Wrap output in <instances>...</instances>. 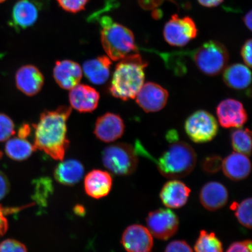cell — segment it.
Instances as JSON below:
<instances>
[{"instance_id": "277c9868", "label": "cell", "mask_w": 252, "mask_h": 252, "mask_svg": "<svg viewBox=\"0 0 252 252\" xmlns=\"http://www.w3.org/2000/svg\"><path fill=\"white\" fill-rule=\"evenodd\" d=\"M99 23L102 47L110 60L121 61L137 52L134 34L127 28L107 15L100 17Z\"/></svg>"}, {"instance_id": "83f0119b", "label": "cell", "mask_w": 252, "mask_h": 252, "mask_svg": "<svg viewBox=\"0 0 252 252\" xmlns=\"http://www.w3.org/2000/svg\"><path fill=\"white\" fill-rule=\"evenodd\" d=\"M230 209L234 211L236 219L245 227L252 228V198H247L240 203H232Z\"/></svg>"}, {"instance_id": "ba28073f", "label": "cell", "mask_w": 252, "mask_h": 252, "mask_svg": "<svg viewBox=\"0 0 252 252\" xmlns=\"http://www.w3.org/2000/svg\"><path fill=\"white\" fill-rule=\"evenodd\" d=\"M186 133L196 143H207L214 139L219 131L217 120L206 110H198L187 119Z\"/></svg>"}, {"instance_id": "7bdbcfd3", "label": "cell", "mask_w": 252, "mask_h": 252, "mask_svg": "<svg viewBox=\"0 0 252 252\" xmlns=\"http://www.w3.org/2000/svg\"><path fill=\"white\" fill-rule=\"evenodd\" d=\"M74 212L78 214V215H84L85 209L83 206H77L75 207Z\"/></svg>"}, {"instance_id": "4dcf8cb0", "label": "cell", "mask_w": 252, "mask_h": 252, "mask_svg": "<svg viewBox=\"0 0 252 252\" xmlns=\"http://www.w3.org/2000/svg\"><path fill=\"white\" fill-rule=\"evenodd\" d=\"M0 252H28L25 246L14 239H8L0 244Z\"/></svg>"}, {"instance_id": "4fadbf2b", "label": "cell", "mask_w": 252, "mask_h": 252, "mask_svg": "<svg viewBox=\"0 0 252 252\" xmlns=\"http://www.w3.org/2000/svg\"><path fill=\"white\" fill-rule=\"evenodd\" d=\"M122 243L127 252H151L154 241L153 235L147 228L134 224L125 229Z\"/></svg>"}, {"instance_id": "f546056e", "label": "cell", "mask_w": 252, "mask_h": 252, "mask_svg": "<svg viewBox=\"0 0 252 252\" xmlns=\"http://www.w3.org/2000/svg\"><path fill=\"white\" fill-rule=\"evenodd\" d=\"M89 0H57L61 7L64 11L71 13L84 10Z\"/></svg>"}, {"instance_id": "5b68a950", "label": "cell", "mask_w": 252, "mask_h": 252, "mask_svg": "<svg viewBox=\"0 0 252 252\" xmlns=\"http://www.w3.org/2000/svg\"><path fill=\"white\" fill-rule=\"evenodd\" d=\"M190 56L198 70L209 76H215L226 67L229 54L226 47L216 41H209L190 52H182Z\"/></svg>"}, {"instance_id": "1f68e13d", "label": "cell", "mask_w": 252, "mask_h": 252, "mask_svg": "<svg viewBox=\"0 0 252 252\" xmlns=\"http://www.w3.org/2000/svg\"><path fill=\"white\" fill-rule=\"evenodd\" d=\"M36 187L35 197L40 203H42V200L45 199L47 195L52 191L51 182L46 178L40 179V181L37 182Z\"/></svg>"}, {"instance_id": "b9f144b4", "label": "cell", "mask_w": 252, "mask_h": 252, "mask_svg": "<svg viewBox=\"0 0 252 252\" xmlns=\"http://www.w3.org/2000/svg\"><path fill=\"white\" fill-rule=\"evenodd\" d=\"M252 11H250L244 18V23L250 31L252 30Z\"/></svg>"}, {"instance_id": "d590c367", "label": "cell", "mask_w": 252, "mask_h": 252, "mask_svg": "<svg viewBox=\"0 0 252 252\" xmlns=\"http://www.w3.org/2000/svg\"><path fill=\"white\" fill-rule=\"evenodd\" d=\"M242 59L247 65V67H252V40L249 39L244 43L241 50Z\"/></svg>"}, {"instance_id": "9c48e42d", "label": "cell", "mask_w": 252, "mask_h": 252, "mask_svg": "<svg viewBox=\"0 0 252 252\" xmlns=\"http://www.w3.org/2000/svg\"><path fill=\"white\" fill-rule=\"evenodd\" d=\"M198 30L190 17L180 18L173 15L163 29V36L170 45L182 47L187 45L197 35Z\"/></svg>"}, {"instance_id": "74e56055", "label": "cell", "mask_w": 252, "mask_h": 252, "mask_svg": "<svg viewBox=\"0 0 252 252\" xmlns=\"http://www.w3.org/2000/svg\"><path fill=\"white\" fill-rule=\"evenodd\" d=\"M7 211L0 206V237L5 234L8 228V220L5 216Z\"/></svg>"}, {"instance_id": "ffe728a7", "label": "cell", "mask_w": 252, "mask_h": 252, "mask_svg": "<svg viewBox=\"0 0 252 252\" xmlns=\"http://www.w3.org/2000/svg\"><path fill=\"white\" fill-rule=\"evenodd\" d=\"M112 187V176L108 172L101 170H93L85 178V190L88 196L96 199L106 196Z\"/></svg>"}, {"instance_id": "6da1fadb", "label": "cell", "mask_w": 252, "mask_h": 252, "mask_svg": "<svg viewBox=\"0 0 252 252\" xmlns=\"http://www.w3.org/2000/svg\"><path fill=\"white\" fill-rule=\"evenodd\" d=\"M71 107L62 106L54 110H46L34 125V146L55 160H63L69 146L67 121Z\"/></svg>"}, {"instance_id": "44dd1931", "label": "cell", "mask_w": 252, "mask_h": 252, "mask_svg": "<svg viewBox=\"0 0 252 252\" xmlns=\"http://www.w3.org/2000/svg\"><path fill=\"white\" fill-rule=\"evenodd\" d=\"M222 169L226 177L232 181H241L250 175L251 163L248 156L235 152L222 160Z\"/></svg>"}, {"instance_id": "52a82bcc", "label": "cell", "mask_w": 252, "mask_h": 252, "mask_svg": "<svg viewBox=\"0 0 252 252\" xmlns=\"http://www.w3.org/2000/svg\"><path fill=\"white\" fill-rule=\"evenodd\" d=\"M50 0H18L12 9L8 25L17 32L28 29L36 23L46 10Z\"/></svg>"}, {"instance_id": "30bf717a", "label": "cell", "mask_w": 252, "mask_h": 252, "mask_svg": "<svg viewBox=\"0 0 252 252\" xmlns=\"http://www.w3.org/2000/svg\"><path fill=\"white\" fill-rule=\"evenodd\" d=\"M146 222L151 234L164 241L172 237L177 232L179 226L178 217L169 209H159L150 212Z\"/></svg>"}, {"instance_id": "f1b7e54d", "label": "cell", "mask_w": 252, "mask_h": 252, "mask_svg": "<svg viewBox=\"0 0 252 252\" xmlns=\"http://www.w3.org/2000/svg\"><path fill=\"white\" fill-rule=\"evenodd\" d=\"M15 133L13 121L7 115L0 113V142L8 140Z\"/></svg>"}, {"instance_id": "ac0fdd59", "label": "cell", "mask_w": 252, "mask_h": 252, "mask_svg": "<svg viewBox=\"0 0 252 252\" xmlns=\"http://www.w3.org/2000/svg\"><path fill=\"white\" fill-rule=\"evenodd\" d=\"M53 76L63 89L71 90L80 83L83 71L78 63L65 60L56 62Z\"/></svg>"}, {"instance_id": "2e32d148", "label": "cell", "mask_w": 252, "mask_h": 252, "mask_svg": "<svg viewBox=\"0 0 252 252\" xmlns=\"http://www.w3.org/2000/svg\"><path fill=\"white\" fill-rule=\"evenodd\" d=\"M190 189L177 179L167 182L160 191V200L170 209H179L184 206L190 196Z\"/></svg>"}, {"instance_id": "e0dca14e", "label": "cell", "mask_w": 252, "mask_h": 252, "mask_svg": "<svg viewBox=\"0 0 252 252\" xmlns=\"http://www.w3.org/2000/svg\"><path fill=\"white\" fill-rule=\"evenodd\" d=\"M99 94L87 85L78 84L71 90L69 100L72 108L80 112H91L98 105Z\"/></svg>"}, {"instance_id": "e575fe53", "label": "cell", "mask_w": 252, "mask_h": 252, "mask_svg": "<svg viewBox=\"0 0 252 252\" xmlns=\"http://www.w3.org/2000/svg\"><path fill=\"white\" fill-rule=\"evenodd\" d=\"M252 248L251 240L239 241L230 245L226 252H252Z\"/></svg>"}, {"instance_id": "5bb4252c", "label": "cell", "mask_w": 252, "mask_h": 252, "mask_svg": "<svg viewBox=\"0 0 252 252\" xmlns=\"http://www.w3.org/2000/svg\"><path fill=\"white\" fill-rule=\"evenodd\" d=\"M125 131L124 121L118 115L106 113L97 118L94 134L99 140L110 143L121 138Z\"/></svg>"}, {"instance_id": "7dc6e473", "label": "cell", "mask_w": 252, "mask_h": 252, "mask_svg": "<svg viewBox=\"0 0 252 252\" xmlns=\"http://www.w3.org/2000/svg\"><path fill=\"white\" fill-rule=\"evenodd\" d=\"M5 1H6V0H0V4H1V3L4 2Z\"/></svg>"}, {"instance_id": "d4e9b609", "label": "cell", "mask_w": 252, "mask_h": 252, "mask_svg": "<svg viewBox=\"0 0 252 252\" xmlns=\"http://www.w3.org/2000/svg\"><path fill=\"white\" fill-rule=\"evenodd\" d=\"M36 149L26 138L20 137L9 140L5 144V151L11 159L24 160L28 158Z\"/></svg>"}, {"instance_id": "60d3db41", "label": "cell", "mask_w": 252, "mask_h": 252, "mask_svg": "<svg viewBox=\"0 0 252 252\" xmlns=\"http://www.w3.org/2000/svg\"><path fill=\"white\" fill-rule=\"evenodd\" d=\"M30 126L28 125L24 124L21 126L18 130V137L26 138L29 136L31 133Z\"/></svg>"}, {"instance_id": "f6af8a7d", "label": "cell", "mask_w": 252, "mask_h": 252, "mask_svg": "<svg viewBox=\"0 0 252 252\" xmlns=\"http://www.w3.org/2000/svg\"><path fill=\"white\" fill-rule=\"evenodd\" d=\"M4 54H3V53H0V59H1L2 57H4Z\"/></svg>"}, {"instance_id": "9a60e30c", "label": "cell", "mask_w": 252, "mask_h": 252, "mask_svg": "<svg viewBox=\"0 0 252 252\" xmlns=\"http://www.w3.org/2000/svg\"><path fill=\"white\" fill-rule=\"evenodd\" d=\"M44 81L42 72L33 65H24L16 72V86L28 96H34L38 94L42 90Z\"/></svg>"}, {"instance_id": "836d02e7", "label": "cell", "mask_w": 252, "mask_h": 252, "mask_svg": "<svg viewBox=\"0 0 252 252\" xmlns=\"http://www.w3.org/2000/svg\"><path fill=\"white\" fill-rule=\"evenodd\" d=\"M165 252H193L189 245L184 241H173L167 245Z\"/></svg>"}, {"instance_id": "3957f363", "label": "cell", "mask_w": 252, "mask_h": 252, "mask_svg": "<svg viewBox=\"0 0 252 252\" xmlns=\"http://www.w3.org/2000/svg\"><path fill=\"white\" fill-rule=\"evenodd\" d=\"M158 159H154L149 153L141 149L140 154L153 159L158 169L165 178L175 179L185 177L193 171L197 157L193 148L185 142L175 141Z\"/></svg>"}, {"instance_id": "d6986e66", "label": "cell", "mask_w": 252, "mask_h": 252, "mask_svg": "<svg viewBox=\"0 0 252 252\" xmlns=\"http://www.w3.org/2000/svg\"><path fill=\"white\" fill-rule=\"evenodd\" d=\"M227 189L217 182H210L203 186L200 193V200L205 209L214 212L224 207L228 200Z\"/></svg>"}, {"instance_id": "d6a6232c", "label": "cell", "mask_w": 252, "mask_h": 252, "mask_svg": "<svg viewBox=\"0 0 252 252\" xmlns=\"http://www.w3.org/2000/svg\"><path fill=\"white\" fill-rule=\"evenodd\" d=\"M222 160L220 157L213 156L206 158L202 163L204 171L209 173H214L222 168Z\"/></svg>"}, {"instance_id": "8d00e7d4", "label": "cell", "mask_w": 252, "mask_h": 252, "mask_svg": "<svg viewBox=\"0 0 252 252\" xmlns=\"http://www.w3.org/2000/svg\"><path fill=\"white\" fill-rule=\"evenodd\" d=\"M9 182L4 174L0 172V200L2 199L8 193Z\"/></svg>"}, {"instance_id": "cb8c5ba5", "label": "cell", "mask_w": 252, "mask_h": 252, "mask_svg": "<svg viewBox=\"0 0 252 252\" xmlns=\"http://www.w3.org/2000/svg\"><path fill=\"white\" fill-rule=\"evenodd\" d=\"M251 72L247 66L235 64L225 68L223 80L226 86L232 89H247L251 83Z\"/></svg>"}, {"instance_id": "484cf974", "label": "cell", "mask_w": 252, "mask_h": 252, "mask_svg": "<svg viewBox=\"0 0 252 252\" xmlns=\"http://www.w3.org/2000/svg\"><path fill=\"white\" fill-rule=\"evenodd\" d=\"M195 252H223L222 242L215 233L202 230L194 245Z\"/></svg>"}, {"instance_id": "8fae6325", "label": "cell", "mask_w": 252, "mask_h": 252, "mask_svg": "<svg viewBox=\"0 0 252 252\" xmlns=\"http://www.w3.org/2000/svg\"><path fill=\"white\" fill-rule=\"evenodd\" d=\"M169 94L159 85L151 83L144 84L135 98L140 108L147 113L157 112L162 109L168 101Z\"/></svg>"}, {"instance_id": "7a4b0ae2", "label": "cell", "mask_w": 252, "mask_h": 252, "mask_svg": "<svg viewBox=\"0 0 252 252\" xmlns=\"http://www.w3.org/2000/svg\"><path fill=\"white\" fill-rule=\"evenodd\" d=\"M147 65L137 53L121 60L116 66L109 87L112 95L123 100L135 98L143 86Z\"/></svg>"}, {"instance_id": "ee69618b", "label": "cell", "mask_w": 252, "mask_h": 252, "mask_svg": "<svg viewBox=\"0 0 252 252\" xmlns=\"http://www.w3.org/2000/svg\"><path fill=\"white\" fill-rule=\"evenodd\" d=\"M161 15H162V14L160 13L159 11H156L155 12H154V13H153L154 18H159V16Z\"/></svg>"}, {"instance_id": "8992f818", "label": "cell", "mask_w": 252, "mask_h": 252, "mask_svg": "<svg viewBox=\"0 0 252 252\" xmlns=\"http://www.w3.org/2000/svg\"><path fill=\"white\" fill-rule=\"evenodd\" d=\"M138 154L131 145L118 143L107 147L103 151V165L110 172L118 175L133 173L138 166Z\"/></svg>"}, {"instance_id": "603a6c76", "label": "cell", "mask_w": 252, "mask_h": 252, "mask_svg": "<svg viewBox=\"0 0 252 252\" xmlns=\"http://www.w3.org/2000/svg\"><path fill=\"white\" fill-rule=\"evenodd\" d=\"M60 163L55 170V178L61 184L72 186L77 184L84 175L83 164L76 159H68Z\"/></svg>"}, {"instance_id": "ab89813d", "label": "cell", "mask_w": 252, "mask_h": 252, "mask_svg": "<svg viewBox=\"0 0 252 252\" xmlns=\"http://www.w3.org/2000/svg\"><path fill=\"white\" fill-rule=\"evenodd\" d=\"M223 0H198L201 5L206 7H214L221 4Z\"/></svg>"}, {"instance_id": "4316f807", "label": "cell", "mask_w": 252, "mask_h": 252, "mask_svg": "<svg viewBox=\"0 0 252 252\" xmlns=\"http://www.w3.org/2000/svg\"><path fill=\"white\" fill-rule=\"evenodd\" d=\"M251 131L248 128L237 129L231 135V144L236 153L250 156L252 151Z\"/></svg>"}, {"instance_id": "bcb514c9", "label": "cell", "mask_w": 252, "mask_h": 252, "mask_svg": "<svg viewBox=\"0 0 252 252\" xmlns=\"http://www.w3.org/2000/svg\"><path fill=\"white\" fill-rule=\"evenodd\" d=\"M2 153L1 152V151H0V159H1V158L2 157Z\"/></svg>"}, {"instance_id": "f35d334b", "label": "cell", "mask_w": 252, "mask_h": 252, "mask_svg": "<svg viewBox=\"0 0 252 252\" xmlns=\"http://www.w3.org/2000/svg\"><path fill=\"white\" fill-rule=\"evenodd\" d=\"M163 0H139L140 5L145 9H151L158 7Z\"/></svg>"}, {"instance_id": "7402d4cb", "label": "cell", "mask_w": 252, "mask_h": 252, "mask_svg": "<svg viewBox=\"0 0 252 252\" xmlns=\"http://www.w3.org/2000/svg\"><path fill=\"white\" fill-rule=\"evenodd\" d=\"M111 64L108 56H99L85 62L83 71L91 83L102 85L108 80Z\"/></svg>"}, {"instance_id": "7c38bea8", "label": "cell", "mask_w": 252, "mask_h": 252, "mask_svg": "<svg viewBox=\"0 0 252 252\" xmlns=\"http://www.w3.org/2000/svg\"><path fill=\"white\" fill-rule=\"evenodd\" d=\"M217 115L220 126L229 128H241L248 121V115L242 103L238 100L226 99L217 108Z\"/></svg>"}]
</instances>
